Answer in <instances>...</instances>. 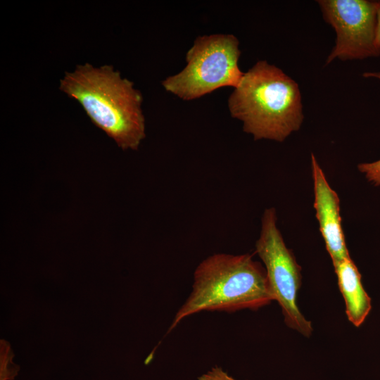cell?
I'll use <instances>...</instances> for the list:
<instances>
[{"mask_svg":"<svg viewBox=\"0 0 380 380\" xmlns=\"http://www.w3.org/2000/svg\"><path fill=\"white\" fill-rule=\"evenodd\" d=\"M59 89L77 100L91 122L121 149L139 148L146 137L142 96L113 65H77L65 72Z\"/></svg>","mask_w":380,"mask_h":380,"instance_id":"obj_1","label":"cell"},{"mask_svg":"<svg viewBox=\"0 0 380 380\" xmlns=\"http://www.w3.org/2000/svg\"><path fill=\"white\" fill-rule=\"evenodd\" d=\"M228 108L255 140L281 142L299 129L304 118L298 84L266 61L243 74L229 97Z\"/></svg>","mask_w":380,"mask_h":380,"instance_id":"obj_2","label":"cell"},{"mask_svg":"<svg viewBox=\"0 0 380 380\" xmlns=\"http://www.w3.org/2000/svg\"><path fill=\"white\" fill-rule=\"evenodd\" d=\"M272 300L265 269L251 255L215 253L196 267L192 291L176 312L167 333L186 317L200 312L257 310Z\"/></svg>","mask_w":380,"mask_h":380,"instance_id":"obj_3","label":"cell"},{"mask_svg":"<svg viewBox=\"0 0 380 380\" xmlns=\"http://www.w3.org/2000/svg\"><path fill=\"white\" fill-rule=\"evenodd\" d=\"M233 34L198 37L186 54V65L162 82L166 91L193 100L224 87H236L244 72L239 67L241 51Z\"/></svg>","mask_w":380,"mask_h":380,"instance_id":"obj_4","label":"cell"},{"mask_svg":"<svg viewBox=\"0 0 380 380\" xmlns=\"http://www.w3.org/2000/svg\"><path fill=\"white\" fill-rule=\"evenodd\" d=\"M255 253L265 265L271 293L281 308L286 324L309 337L312 332L311 322L301 313L296 300L301 284V268L277 227L274 208L263 212Z\"/></svg>","mask_w":380,"mask_h":380,"instance_id":"obj_5","label":"cell"},{"mask_svg":"<svg viewBox=\"0 0 380 380\" xmlns=\"http://www.w3.org/2000/svg\"><path fill=\"white\" fill-rule=\"evenodd\" d=\"M324 20L336 34V44L326 64L334 59L362 60L380 55L376 40L380 1H317Z\"/></svg>","mask_w":380,"mask_h":380,"instance_id":"obj_6","label":"cell"},{"mask_svg":"<svg viewBox=\"0 0 380 380\" xmlns=\"http://www.w3.org/2000/svg\"><path fill=\"white\" fill-rule=\"evenodd\" d=\"M314 186V208L326 248L334 266L350 258L347 248L340 215V200L329 186L315 156L311 155Z\"/></svg>","mask_w":380,"mask_h":380,"instance_id":"obj_7","label":"cell"},{"mask_svg":"<svg viewBox=\"0 0 380 380\" xmlns=\"http://www.w3.org/2000/svg\"><path fill=\"white\" fill-rule=\"evenodd\" d=\"M334 267L339 289L345 300L348 319L358 327L372 310V300L365 290L361 274L350 258L341 260Z\"/></svg>","mask_w":380,"mask_h":380,"instance_id":"obj_8","label":"cell"},{"mask_svg":"<svg viewBox=\"0 0 380 380\" xmlns=\"http://www.w3.org/2000/svg\"><path fill=\"white\" fill-rule=\"evenodd\" d=\"M365 77H375L380 80V72H368L363 74ZM359 171L374 186H380V160L362 163L357 165Z\"/></svg>","mask_w":380,"mask_h":380,"instance_id":"obj_9","label":"cell"},{"mask_svg":"<svg viewBox=\"0 0 380 380\" xmlns=\"http://www.w3.org/2000/svg\"><path fill=\"white\" fill-rule=\"evenodd\" d=\"M197 380H237L227 374L220 367L215 366L198 377Z\"/></svg>","mask_w":380,"mask_h":380,"instance_id":"obj_10","label":"cell"},{"mask_svg":"<svg viewBox=\"0 0 380 380\" xmlns=\"http://www.w3.org/2000/svg\"><path fill=\"white\" fill-rule=\"evenodd\" d=\"M376 40V44L379 48L380 49V7L377 12Z\"/></svg>","mask_w":380,"mask_h":380,"instance_id":"obj_11","label":"cell"}]
</instances>
